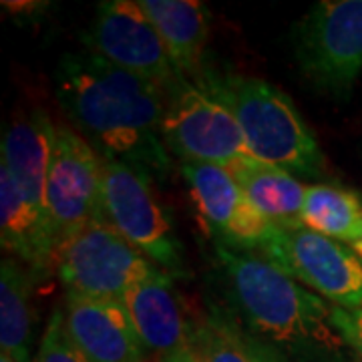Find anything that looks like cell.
<instances>
[{
    "instance_id": "obj_19",
    "label": "cell",
    "mask_w": 362,
    "mask_h": 362,
    "mask_svg": "<svg viewBox=\"0 0 362 362\" xmlns=\"http://www.w3.org/2000/svg\"><path fill=\"white\" fill-rule=\"evenodd\" d=\"M302 228L352 246L362 233V197L337 183L308 185Z\"/></svg>"
},
{
    "instance_id": "obj_8",
    "label": "cell",
    "mask_w": 362,
    "mask_h": 362,
    "mask_svg": "<svg viewBox=\"0 0 362 362\" xmlns=\"http://www.w3.org/2000/svg\"><path fill=\"white\" fill-rule=\"evenodd\" d=\"M259 252L332 306H362V258L346 244L306 228H276Z\"/></svg>"
},
{
    "instance_id": "obj_17",
    "label": "cell",
    "mask_w": 362,
    "mask_h": 362,
    "mask_svg": "<svg viewBox=\"0 0 362 362\" xmlns=\"http://www.w3.org/2000/svg\"><path fill=\"white\" fill-rule=\"evenodd\" d=\"M250 204L276 228H302L306 187L286 169L246 157L230 168Z\"/></svg>"
},
{
    "instance_id": "obj_10",
    "label": "cell",
    "mask_w": 362,
    "mask_h": 362,
    "mask_svg": "<svg viewBox=\"0 0 362 362\" xmlns=\"http://www.w3.org/2000/svg\"><path fill=\"white\" fill-rule=\"evenodd\" d=\"M47 214L57 247L95 220L101 211V157L90 143L66 125L57 127L49 173Z\"/></svg>"
},
{
    "instance_id": "obj_18",
    "label": "cell",
    "mask_w": 362,
    "mask_h": 362,
    "mask_svg": "<svg viewBox=\"0 0 362 362\" xmlns=\"http://www.w3.org/2000/svg\"><path fill=\"white\" fill-rule=\"evenodd\" d=\"M33 272L18 259H2L0 268V346L16 362L33 361Z\"/></svg>"
},
{
    "instance_id": "obj_3",
    "label": "cell",
    "mask_w": 362,
    "mask_h": 362,
    "mask_svg": "<svg viewBox=\"0 0 362 362\" xmlns=\"http://www.w3.org/2000/svg\"><path fill=\"white\" fill-rule=\"evenodd\" d=\"M199 83L232 111L254 159L292 175L316 177L322 173L320 143L284 90L264 78L235 73L204 75Z\"/></svg>"
},
{
    "instance_id": "obj_22",
    "label": "cell",
    "mask_w": 362,
    "mask_h": 362,
    "mask_svg": "<svg viewBox=\"0 0 362 362\" xmlns=\"http://www.w3.org/2000/svg\"><path fill=\"white\" fill-rule=\"evenodd\" d=\"M330 320L344 344L358 354L362 361V306L361 308H330Z\"/></svg>"
},
{
    "instance_id": "obj_11",
    "label": "cell",
    "mask_w": 362,
    "mask_h": 362,
    "mask_svg": "<svg viewBox=\"0 0 362 362\" xmlns=\"http://www.w3.org/2000/svg\"><path fill=\"white\" fill-rule=\"evenodd\" d=\"M180 169L199 218L218 244L240 252L264 247L276 226L250 204L230 169L207 163H181Z\"/></svg>"
},
{
    "instance_id": "obj_7",
    "label": "cell",
    "mask_w": 362,
    "mask_h": 362,
    "mask_svg": "<svg viewBox=\"0 0 362 362\" xmlns=\"http://www.w3.org/2000/svg\"><path fill=\"white\" fill-rule=\"evenodd\" d=\"M294 54L314 87L349 97L362 73V0H322L296 25Z\"/></svg>"
},
{
    "instance_id": "obj_25",
    "label": "cell",
    "mask_w": 362,
    "mask_h": 362,
    "mask_svg": "<svg viewBox=\"0 0 362 362\" xmlns=\"http://www.w3.org/2000/svg\"><path fill=\"white\" fill-rule=\"evenodd\" d=\"M0 362H16V361H14V358H11L8 354H2V356H0Z\"/></svg>"
},
{
    "instance_id": "obj_26",
    "label": "cell",
    "mask_w": 362,
    "mask_h": 362,
    "mask_svg": "<svg viewBox=\"0 0 362 362\" xmlns=\"http://www.w3.org/2000/svg\"><path fill=\"white\" fill-rule=\"evenodd\" d=\"M266 362H280V361H276V358H274V356H270V354H268V352H266Z\"/></svg>"
},
{
    "instance_id": "obj_21",
    "label": "cell",
    "mask_w": 362,
    "mask_h": 362,
    "mask_svg": "<svg viewBox=\"0 0 362 362\" xmlns=\"http://www.w3.org/2000/svg\"><path fill=\"white\" fill-rule=\"evenodd\" d=\"M35 362H89L69 337L65 326V310L59 306L52 310L49 324L42 332Z\"/></svg>"
},
{
    "instance_id": "obj_16",
    "label": "cell",
    "mask_w": 362,
    "mask_h": 362,
    "mask_svg": "<svg viewBox=\"0 0 362 362\" xmlns=\"http://www.w3.org/2000/svg\"><path fill=\"white\" fill-rule=\"evenodd\" d=\"M157 28L180 77L199 73L207 39L209 11L197 0H139Z\"/></svg>"
},
{
    "instance_id": "obj_2",
    "label": "cell",
    "mask_w": 362,
    "mask_h": 362,
    "mask_svg": "<svg viewBox=\"0 0 362 362\" xmlns=\"http://www.w3.org/2000/svg\"><path fill=\"white\" fill-rule=\"evenodd\" d=\"M216 258L238 310L256 334L296 354L316 356L337 349L340 337L330 320L332 306L318 294L258 254L216 244Z\"/></svg>"
},
{
    "instance_id": "obj_4",
    "label": "cell",
    "mask_w": 362,
    "mask_h": 362,
    "mask_svg": "<svg viewBox=\"0 0 362 362\" xmlns=\"http://www.w3.org/2000/svg\"><path fill=\"white\" fill-rule=\"evenodd\" d=\"M101 211L103 220L159 270L171 278H185L183 246L157 197L151 173L101 157Z\"/></svg>"
},
{
    "instance_id": "obj_6",
    "label": "cell",
    "mask_w": 362,
    "mask_h": 362,
    "mask_svg": "<svg viewBox=\"0 0 362 362\" xmlns=\"http://www.w3.org/2000/svg\"><path fill=\"white\" fill-rule=\"evenodd\" d=\"M161 137L181 163L230 169L250 156L233 113L199 81L180 78L168 90Z\"/></svg>"
},
{
    "instance_id": "obj_23",
    "label": "cell",
    "mask_w": 362,
    "mask_h": 362,
    "mask_svg": "<svg viewBox=\"0 0 362 362\" xmlns=\"http://www.w3.org/2000/svg\"><path fill=\"white\" fill-rule=\"evenodd\" d=\"M161 362H204L199 358V354L192 349V344L189 346H183V349L175 350V352H171L168 356H163Z\"/></svg>"
},
{
    "instance_id": "obj_13",
    "label": "cell",
    "mask_w": 362,
    "mask_h": 362,
    "mask_svg": "<svg viewBox=\"0 0 362 362\" xmlns=\"http://www.w3.org/2000/svg\"><path fill=\"white\" fill-rule=\"evenodd\" d=\"M57 127L49 113L37 107L21 111L2 135L0 163L11 169L21 192L47 221V173Z\"/></svg>"
},
{
    "instance_id": "obj_14",
    "label": "cell",
    "mask_w": 362,
    "mask_h": 362,
    "mask_svg": "<svg viewBox=\"0 0 362 362\" xmlns=\"http://www.w3.org/2000/svg\"><path fill=\"white\" fill-rule=\"evenodd\" d=\"M129 312L131 322L149 352L168 356L175 350L189 346L192 326L175 292L173 278L159 272L133 286L121 300Z\"/></svg>"
},
{
    "instance_id": "obj_12",
    "label": "cell",
    "mask_w": 362,
    "mask_h": 362,
    "mask_svg": "<svg viewBox=\"0 0 362 362\" xmlns=\"http://www.w3.org/2000/svg\"><path fill=\"white\" fill-rule=\"evenodd\" d=\"M65 326L89 362H145V346L121 300L66 296Z\"/></svg>"
},
{
    "instance_id": "obj_9",
    "label": "cell",
    "mask_w": 362,
    "mask_h": 362,
    "mask_svg": "<svg viewBox=\"0 0 362 362\" xmlns=\"http://www.w3.org/2000/svg\"><path fill=\"white\" fill-rule=\"evenodd\" d=\"M83 45L93 54L137 77L153 81L165 90L173 89L183 78L139 0L99 2L93 23L83 33Z\"/></svg>"
},
{
    "instance_id": "obj_5",
    "label": "cell",
    "mask_w": 362,
    "mask_h": 362,
    "mask_svg": "<svg viewBox=\"0 0 362 362\" xmlns=\"http://www.w3.org/2000/svg\"><path fill=\"white\" fill-rule=\"evenodd\" d=\"M54 264L66 296L87 300H123L133 286L163 272L105 220L90 221L61 242Z\"/></svg>"
},
{
    "instance_id": "obj_1",
    "label": "cell",
    "mask_w": 362,
    "mask_h": 362,
    "mask_svg": "<svg viewBox=\"0 0 362 362\" xmlns=\"http://www.w3.org/2000/svg\"><path fill=\"white\" fill-rule=\"evenodd\" d=\"M54 95L73 129L105 159L165 177L171 157L161 137L168 90L93 52H66L54 69Z\"/></svg>"
},
{
    "instance_id": "obj_15",
    "label": "cell",
    "mask_w": 362,
    "mask_h": 362,
    "mask_svg": "<svg viewBox=\"0 0 362 362\" xmlns=\"http://www.w3.org/2000/svg\"><path fill=\"white\" fill-rule=\"evenodd\" d=\"M0 240L2 247L33 274L45 272L57 254L49 221L21 192L11 169L0 163Z\"/></svg>"
},
{
    "instance_id": "obj_20",
    "label": "cell",
    "mask_w": 362,
    "mask_h": 362,
    "mask_svg": "<svg viewBox=\"0 0 362 362\" xmlns=\"http://www.w3.org/2000/svg\"><path fill=\"white\" fill-rule=\"evenodd\" d=\"M189 344L204 362H266V349L218 310H211L192 326Z\"/></svg>"
},
{
    "instance_id": "obj_24",
    "label": "cell",
    "mask_w": 362,
    "mask_h": 362,
    "mask_svg": "<svg viewBox=\"0 0 362 362\" xmlns=\"http://www.w3.org/2000/svg\"><path fill=\"white\" fill-rule=\"evenodd\" d=\"M350 247H352V250H354V252H356V254L362 258V233H361V238H358V240H356V242H354Z\"/></svg>"
}]
</instances>
